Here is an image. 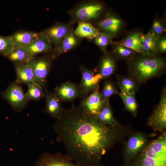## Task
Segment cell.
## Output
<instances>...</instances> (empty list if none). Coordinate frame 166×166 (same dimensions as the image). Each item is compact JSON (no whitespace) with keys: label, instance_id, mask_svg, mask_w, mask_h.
<instances>
[{"label":"cell","instance_id":"5","mask_svg":"<svg viewBox=\"0 0 166 166\" xmlns=\"http://www.w3.org/2000/svg\"><path fill=\"white\" fill-rule=\"evenodd\" d=\"M148 125L156 131L162 132L166 128V91L163 90L160 101L149 118Z\"/></svg>","mask_w":166,"mask_h":166},{"label":"cell","instance_id":"24","mask_svg":"<svg viewBox=\"0 0 166 166\" xmlns=\"http://www.w3.org/2000/svg\"><path fill=\"white\" fill-rule=\"evenodd\" d=\"M141 34L137 32L133 33L121 42H113V44L122 45L135 52L142 53L143 46L140 39Z\"/></svg>","mask_w":166,"mask_h":166},{"label":"cell","instance_id":"34","mask_svg":"<svg viewBox=\"0 0 166 166\" xmlns=\"http://www.w3.org/2000/svg\"><path fill=\"white\" fill-rule=\"evenodd\" d=\"M157 49L161 52L164 53L166 51V39L165 38H161L157 42Z\"/></svg>","mask_w":166,"mask_h":166},{"label":"cell","instance_id":"14","mask_svg":"<svg viewBox=\"0 0 166 166\" xmlns=\"http://www.w3.org/2000/svg\"><path fill=\"white\" fill-rule=\"evenodd\" d=\"M53 45L47 37L42 32L29 44L22 47L31 57L53 50Z\"/></svg>","mask_w":166,"mask_h":166},{"label":"cell","instance_id":"17","mask_svg":"<svg viewBox=\"0 0 166 166\" xmlns=\"http://www.w3.org/2000/svg\"><path fill=\"white\" fill-rule=\"evenodd\" d=\"M80 38L75 34L72 26L59 45L54 49L53 53L54 58L75 47L79 43Z\"/></svg>","mask_w":166,"mask_h":166},{"label":"cell","instance_id":"18","mask_svg":"<svg viewBox=\"0 0 166 166\" xmlns=\"http://www.w3.org/2000/svg\"><path fill=\"white\" fill-rule=\"evenodd\" d=\"M122 25L119 19L113 16H109L100 22L98 24L100 32L108 34L113 38L117 33Z\"/></svg>","mask_w":166,"mask_h":166},{"label":"cell","instance_id":"15","mask_svg":"<svg viewBox=\"0 0 166 166\" xmlns=\"http://www.w3.org/2000/svg\"><path fill=\"white\" fill-rule=\"evenodd\" d=\"M44 97L46 104L43 112L49 114L57 120L61 116L64 109L62 102L57 97L54 92L49 91L45 89Z\"/></svg>","mask_w":166,"mask_h":166},{"label":"cell","instance_id":"26","mask_svg":"<svg viewBox=\"0 0 166 166\" xmlns=\"http://www.w3.org/2000/svg\"><path fill=\"white\" fill-rule=\"evenodd\" d=\"M6 56L15 65L26 64L31 57L22 48L14 49Z\"/></svg>","mask_w":166,"mask_h":166},{"label":"cell","instance_id":"23","mask_svg":"<svg viewBox=\"0 0 166 166\" xmlns=\"http://www.w3.org/2000/svg\"><path fill=\"white\" fill-rule=\"evenodd\" d=\"M140 41L143 46L144 56H155L154 54L157 50V41L152 35L150 32L144 35L141 34Z\"/></svg>","mask_w":166,"mask_h":166},{"label":"cell","instance_id":"30","mask_svg":"<svg viewBox=\"0 0 166 166\" xmlns=\"http://www.w3.org/2000/svg\"><path fill=\"white\" fill-rule=\"evenodd\" d=\"M119 92L113 82L109 79L105 81L103 89L101 93L102 98L107 100L112 95H118Z\"/></svg>","mask_w":166,"mask_h":166},{"label":"cell","instance_id":"13","mask_svg":"<svg viewBox=\"0 0 166 166\" xmlns=\"http://www.w3.org/2000/svg\"><path fill=\"white\" fill-rule=\"evenodd\" d=\"M146 141L145 136L140 133L135 134L129 138L126 146L124 166H127L132 161L144 147Z\"/></svg>","mask_w":166,"mask_h":166},{"label":"cell","instance_id":"25","mask_svg":"<svg viewBox=\"0 0 166 166\" xmlns=\"http://www.w3.org/2000/svg\"><path fill=\"white\" fill-rule=\"evenodd\" d=\"M117 83L120 91L129 93H135L138 88V84L130 77H124L116 75Z\"/></svg>","mask_w":166,"mask_h":166},{"label":"cell","instance_id":"6","mask_svg":"<svg viewBox=\"0 0 166 166\" xmlns=\"http://www.w3.org/2000/svg\"><path fill=\"white\" fill-rule=\"evenodd\" d=\"M79 69L81 74V79L79 85L84 97L98 88L99 83L102 80L99 74L85 66L80 65Z\"/></svg>","mask_w":166,"mask_h":166},{"label":"cell","instance_id":"8","mask_svg":"<svg viewBox=\"0 0 166 166\" xmlns=\"http://www.w3.org/2000/svg\"><path fill=\"white\" fill-rule=\"evenodd\" d=\"M109 99L102 98L99 87L88 95L81 98L79 107L88 114L96 115Z\"/></svg>","mask_w":166,"mask_h":166},{"label":"cell","instance_id":"10","mask_svg":"<svg viewBox=\"0 0 166 166\" xmlns=\"http://www.w3.org/2000/svg\"><path fill=\"white\" fill-rule=\"evenodd\" d=\"M54 92L62 102H71L77 98L83 97L79 85L70 81H65L55 87Z\"/></svg>","mask_w":166,"mask_h":166},{"label":"cell","instance_id":"32","mask_svg":"<svg viewBox=\"0 0 166 166\" xmlns=\"http://www.w3.org/2000/svg\"><path fill=\"white\" fill-rule=\"evenodd\" d=\"M113 53L119 58L130 59L133 56L135 52L123 45L118 44L114 50Z\"/></svg>","mask_w":166,"mask_h":166},{"label":"cell","instance_id":"27","mask_svg":"<svg viewBox=\"0 0 166 166\" xmlns=\"http://www.w3.org/2000/svg\"><path fill=\"white\" fill-rule=\"evenodd\" d=\"M118 95L122 100L126 109L135 116L138 107L135 96V93L120 91Z\"/></svg>","mask_w":166,"mask_h":166},{"label":"cell","instance_id":"22","mask_svg":"<svg viewBox=\"0 0 166 166\" xmlns=\"http://www.w3.org/2000/svg\"><path fill=\"white\" fill-rule=\"evenodd\" d=\"M76 35L79 38H85L91 40L98 35V29L91 23L86 22H78V25L74 30Z\"/></svg>","mask_w":166,"mask_h":166},{"label":"cell","instance_id":"7","mask_svg":"<svg viewBox=\"0 0 166 166\" xmlns=\"http://www.w3.org/2000/svg\"><path fill=\"white\" fill-rule=\"evenodd\" d=\"M16 81L12 83L3 93V96L15 111H20L25 107L28 101L22 88Z\"/></svg>","mask_w":166,"mask_h":166},{"label":"cell","instance_id":"16","mask_svg":"<svg viewBox=\"0 0 166 166\" xmlns=\"http://www.w3.org/2000/svg\"><path fill=\"white\" fill-rule=\"evenodd\" d=\"M116 69V60L114 56L106 53L101 58L94 71L101 77L103 80L110 77L114 73Z\"/></svg>","mask_w":166,"mask_h":166},{"label":"cell","instance_id":"4","mask_svg":"<svg viewBox=\"0 0 166 166\" xmlns=\"http://www.w3.org/2000/svg\"><path fill=\"white\" fill-rule=\"evenodd\" d=\"M54 59L53 54L43 57L34 56L31 57L26 64L32 69L34 77V82L43 89L45 88L47 77Z\"/></svg>","mask_w":166,"mask_h":166},{"label":"cell","instance_id":"11","mask_svg":"<svg viewBox=\"0 0 166 166\" xmlns=\"http://www.w3.org/2000/svg\"><path fill=\"white\" fill-rule=\"evenodd\" d=\"M35 166H80L73 162L67 155L57 152L56 154L45 153L38 158Z\"/></svg>","mask_w":166,"mask_h":166},{"label":"cell","instance_id":"29","mask_svg":"<svg viewBox=\"0 0 166 166\" xmlns=\"http://www.w3.org/2000/svg\"><path fill=\"white\" fill-rule=\"evenodd\" d=\"M111 36L106 34L100 32L97 36L89 40L97 45L104 53H106V49L109 45L113 44Z\"/></svg>","mask_w":166,"mask_h":166},{"label":"cell","instance_id":"33","mask_svg":"<svg viewBox=\"0 0 166 166\" xmlns=\"http://www.w3.org/2000/svg\"><path fill=\"white\" fill-rule=\"evenodd\" d=\"M152 29V33H150L154 38L158 40L164 31L162 24L160 21L155 20L153 23Z\"/></svg>","mask_w":166,"mask_h":166},{"label":"cell","instance_id":"20","mask_svg":"<svg viewBox=\"0 0 166 166\" xmlns=\"http://www.w3.org/2000/svg\"><path fill=\"white\" fill-rule=\"evenodd\" d=\"M17 78L16 82L27 85L34 82V77L31 67L27 64L15 65Z\"/></svg>","mask_w":166,"mask_h":166},{"label":"cell","instance_id":"21","mask_svg":"<svg viewBox=\"0 0 166 166\" xmlns=\"http://www.w3.org/2000/svg\"><path fill=\"white\" fill-rule=\"evenodd\" d=\"M98 121L102 124L113 128L118 125L114 118L109 99L101 111L96 115Z\"/></svg>","mask_w":166,"mask_h":166},{"label":"cell","instance_id":"2","mask_svg":"<svg viewBox=\"0 0 166 166\" xmlns=\"http://www.w3.org/2000/svg\"><path fill=\"white\" fill-rule=\"evenodd\" d=\"M165 61L155 56H144L134 61L129 69V77L137 84L160 75L165 69Z\"/></svg>","mask_w":166,"mask_h":166},{"label":"cell","instance_id":"28","mask_svg":"<svg viewBox=\"0 0 166 166\" xmlns=\"http://www.w3.org/2000/svg\"><path fill=\"white\" fill-rule=\"evenodd\" d=\"M28 86V89L25 95L28 101H38L44 97L45 93L43 89L39 85L33 82Z\"/></svg>","mask_w":166,"mask_h":166},{"label":"cell","instance_id":"3","mask_svg":"<svg viewBox=\"0 0 166 166\" xmlns=\"http://www.w3.org/2000/svg\"><path fill=\"white\" fill-rule=\"evenodd\" d=\"M127 166H166V135L153 141Z\"/></svg>","mask_w":166,"mask_h":166},{"label":"cell","instance_id":"1","mask_svg":"<svg viewBox=\"0 0 166 166\" xmlns=\"http://www.w3.org/2000/svg\"><path fill=\"white\" fill-rule=\"evenodd\" d=\"M53 128L66 155L80 166H102L101 158L116 137L115 128L102 124L96 115L85 113L73 103L71 108L64 109Z\"/></svg>","mask_w":166,"mask_h":166},{"label":"cell","instance_id":"9","mask_svg":"<svg viewBox=\"0 0 166 166\" xmlns=\"http://www.w3.org/2000/svg\"><path fill=\"white\" fill-rule=\"evenodd\" d=\"M102 10L103 6L98 2H91L82 4L75 10L73 14L74 18L73 22L77 21L87 22L97 18L100 15Z\"/></svg>","mask_w":166,"mask_h":166},{"label":"cell","instance_id":"19","mask_svg":"<svg viewBox=\"0 0 166 166\" xmlns=\"http://www.w3.org/2000/svg\"><path fill=\"white\" fill-rule=\"evenodd\" d=\"M28 30L16 32L10 36L14 45V49L26 46L35 39L41 34Z\"/></svg>","mask_w":166,"mask_h":166},{"label":"cell","instance_id":"12","mask_svg":"<svg viewBox=\"0 0 166 166\" xmlns=\"http://www.w3.org/2000/svg\"><path fill=\"white\" fill-rule=\"evenodd\" d=\"M73 23H57L42 32L49 39L54 48L57 47L68 33Z\"/></svg>","mask_w":166,"mask_h":166},{"label":"cell","instance_id":"31","mask_svg":"<svg viewBox=\"0 0 166 166\" xmlns=\"http://www.w3.org/2000/svg\"><path fill=\"white\" fill-rule=\"evenodd\" d=\"M14 49V45L10 36L0 35V54L6 56Z\"/></svg>","mask_w":166,"mask_h":166}]
</instances>
